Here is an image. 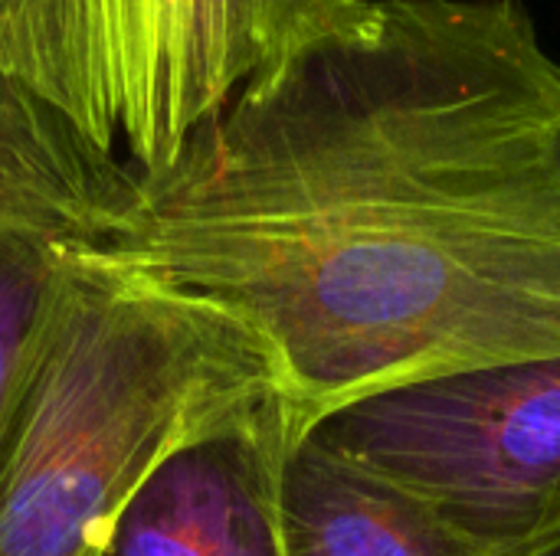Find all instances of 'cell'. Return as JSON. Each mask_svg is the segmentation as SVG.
<instances>
[{
    "label": "cell",
    "instance_id": "cell-1",
    "mask_svg": "<svg viewBox=\"0 0 560 556\" xmlns=\"http://www.w3.org/2000/svg\"><path fill=\"white\" fill-rule=\"evenodd\" d=\"M246 324L299 423L560 354V62L522 0H371L246 85L95 246Z\"/></svg>",
    "mask_w": 560,
    "mask_h": 556
},
{
    "label": "cell",
    "instance_id": "cell-7",
    "mask_svg": "<svg viewBox=\"0 0 560 556\" xmlns=\"http://www.w3.org/2000/svg\"><path fill=\"white\" fill-rule=\"evenodd\" d=\"M131 187L128 164L92 151L0 72V229L95 249Z\"/></svg>",
    "mask_w": 560,
    "mask_h": 556
},
{
    "label": "cell",
    "instance_id": "cell-9",
    "mask_svg": "<svg viewBox=\"0 0 560 556\" xmlns=\"http://www.w3.org/2000/svg\"><path fill=\"white\" fill-rule=\"evenodd\" d=\"M512 556H560V531L551 534V537H545L541 544H535V547H528V551Z\"/></svg>",
    "mask_w": 560,
    "mask_h": 556
},
{
    "label": "cell",
    "instance_id": "cell-3",
    "mask_svg": "<svg viewBox=\"0 0 560 556\" xmlns=\"http://www.w3.org/2000/svg\"><path fill=\"white\" fill-rule=\"evenodd\" d=\"M371 0H0V72L92 151L167 170L246 85L358 26Z\"/></svg>",
    "mask_w": 560,
    "mask_h": 556
},
{
    "label": "cell",
    "instance_id": "cell-4",
    "mask_svg": "<svg viewBox=\"0 0 560 556\" xmlns=\"http://www.w3.org/2000/svg\"><path fill=\"white\" fill-rule=\"evenodd\" d=\"M302 433L407 488L492 556L560 531V354L371 390Z\"/></svg>",
    "mask_w": 560,
    "mask_h": 556
},
{
    "label": "cell",
    "instance_id": "cell-6",
    "mask_svg": "<svg viewBox=\"0 0 560 556\" xmlns=\"http://www.w3.org/2000/svg\"><path fill=\"white\" fill-rule=\"evenodd\" d=\"M285 556H492L427 501L295 433L282 462Z\"/></svg>",
    "mask_w": 560,
    "mask_h": 556
},
{
    "label": "cell",
    "instance_id": "cell-2",
    "mask_svg": "<svg viewBox=\"0 0 560 556\" xmlns=\"http://www.w3.org/2000/svg\"><path fill=\"white\" fill-rule=\"evenodd\" d=\"M266 387L279 367L246 324L79 246L0 449V556H98L154 465Z\"/></svg>",
    "mask_w": 560,
    "mask_h": 556
},
{
    "label": "cell",
    "instance_id": "cell-5",
    "mask_svg": "<svg viewBox=\"0 0 560 556\" xmlns=\"http://www.w3.org/2000/svg\"><path fill=\"white\" fill-rule=\"evenodd\" d=\"M299 429L282 387L236 400L154 465L98 556H285L279 482Z\"/></svg>",
    "mask_w": 560,
    "mask_h": 556
},
{
    "label": "cell",
    "instance_id": "cell-8",
    "mask_svg": "<svg viewBox=\"0 0 560 556\" xmlns=\"http://www.w3.org/2000/svg\"><path fill=\"white\" fill-rule=\"evenodd\" d=\"M75 249L49 236L0 229V449L36 370Z\"/></svg>",
    "mask_w": 560,
    "mask_h": 556
}]
</instances>
